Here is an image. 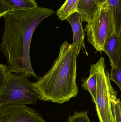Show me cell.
Returning a JSON list of instances; mask_svg holds the SVG:
<instances>
[{"instance_id":"obj_19","label":"cell","mask_w":121,"mask_h":122,"mask_svg":"<svg viewBox=\"0 0 121 122\" xmlns=\"http://www.w3.org/2000/svg\"><path fill=\"white\" fill-rule=\"evenodd\" d=\"M106 1L107 0H96L97 4L99 7L105 3Z\"/></svg>"},{"instance_id":"obj_8","label":"cell","mask_w":121,"mask_h":122,"mask_svg":"<svg viewBox=\"0 0 121 122\" xmlns=\"http://www.w3.org/2000/svg\"><path fill=\"white\" fill-rule=\"evenodd\" d=\"M66 20L72 27L73 35L72 44L77 46L78 56L82 48H85V31L82 28L81 16L77 12H75L69 16Z\"/></svg>"},{"instance_id":"obj_5","label":"cell","mask_w":121,"mask_h":122,"mask_svg":"<svg viewBox=\"0 0 121 122\" xmlns=\"http://www.w3.org/2000/svg\"><path fill=\"white\" fill-rule=\"evenodd\" d=\"M84 30L87 33L88 42L101 53L106 40L117 33L113 16L107 2L99 7Z\"/></svg>"},{"instance_id":"obj_7","label":"cell","mask_w":121,"mask_h":122,"mask_svg":"<svg viewBox=\"0 0 121 122\" xmlns=\"http://www.w3.org/2000/svg\"><path fill=\"white\" fill-rule=\"evenodd\" d=\"M103 51L108 56L112 68L121 65V34L116 33L106 40Z\"/></svg>"},{"instance_id":"obj_2","label":"cell","mask_w":121,"mask_h":122,"mask_svg":"<svg viewBox=\"0 0 121 122\" xmlns=\"http://www.w3.org/2000/svg\"><path fill=\"white\" fill-rule=\"evenodd\" d=\"M77 47L65 41L51 69L33 85L39 99L58 104L69 102L78 94L76 82Z\"/></svg>"},{"instance_id":"obj_6","label":"cell","mask_w":121,"mask_h":122,"mask_svg":"<svg viewBox=\"0 0 121 122\" xmlns=\"http://www.w3.org/2000/svg\"><path fill=\"white\" fill-rule=\"evenodd\" d=\"M0 122H47L37 111L26 105L0 106Z\"/></svg>"},{"instance_id":"obj_3","label":"cell","mask_w":121,"mask_h":122,"mask_svg":"<svg viewBox=\"0 0 121 122\" xmlns=\"http://www.w3.org/2000/svg\"><path fill=\"white\" fill-rule=\"evenodd\" d=\"M39 98L33 82L27 77L8 73L0 91V106L35 104Z\"/></svg>"},{"instance_id":"obj_15","label":"cell","mask_w":121,"mask_h":122,"mask_svg":"<svg viewBox=\"0 0 121 122\" xmlns=\"http://www.w3.org/2000/svg\"><path fill=\"white\" fill-rule=\"evenodd\" d=\"M88 114L87 110L79 112H75L72 116H69L67 122H91Z\"/></svg>"},{"instance_id":"obj_12","label":"cell","mask_w":121,"mask_h":122,"mask_svg":"<svg viewBox=\"0 0 121 122\" xmlns=\"http://www.w3.org/2000/svg\"><path fill=\"white\" fill-rule=\"evenodd\" d=\"M79 0H66L64 4L58 10L57 15L61 21L66 19L72 14L76 12Z\"/></svg>"},{"instance_id":"obj_13","label":"cell","mask_w":121,"mask_h":122,"mask_svg":"<svg viewBox=\"0 0 121 122\" xmlns=\"http://www.w3.org/2000/svg\"><path fill=\"white\" fill-rule=\"evenodd\" d=\"M115 21L117 33L121 34V0H107Z\"/></svg>"},{"instance_id":"obj_4","label":"cell","mask_w":121,"mask_h":122,"mask_svg":"<svg viewBox=\"0 0 121 122\" xmlns=\"http://www.w3.org/2000/svg\"><path fill=\"white\" fill-rule=\"evenodd\" d=\"M105 59L101 57L96 64L91 65L96 74V109L100 122H114L112 113L111 99L117 94L109 79V73L106 71Z\"/></svg>"},{"instance_id":"obj_11","label":"cell","mask_w":121,"mask_h":122,"mask_svg":"<svg viewBox=\"0 0 121 122\" xmlns=\"http://www.w3.org/2000/svg\"><path fill=\"white\" fill-rule=\"evenodd\" d=\"M4 3L13 10L36 8L38 6L35 0H3Z\"/></svg>"},{"instance_id":"obj_10","label":"cell","mask_w":121,"mask_h":122,"mask_svg":"<svg viewBox=\"0 0 121 122\" xmlns=\"http://www.w3.org/2000/svg\"><path fill=\"white\" fill-rule=\"evenodd\" d=\"M89 77L82 79V87L85 90L88 91L91 96L92 102L96 104V89L97 81L96 74L91 67H90Z\"/></svg>"},{"instance_id":"obj_1","label":"cell","mask_w":121,"mask_h":122,"mask_svg":"<svg viewBox=\"0 0 121 122\" xmlns=\"http://www.w3.org/2000/svg\"><path fill=\"white\" fill-rule=\"evenodd\" d=\"M54 13L52 9L38 6L33 9L11 11L4 16L5 29L0 50L7 60L9 72L27 78H40L31 65V42L38 25Z\"/></svg>"},{"instance_id":"obj_18","label":"cell","mask_w":121,"mask_h":122,"mask_svg":"<svg viewBox=\"0 0 121 122\" xmlns=\"http://www.w3.org/2000/svg\"><path fill=\"white\" fill-rule=\"evenodd\" d=\"M11 11L12 9L4 3L3 0H0V18Z\"/></svg>"},{"instance_id":"obj_16","label":"cell","mask_w":121,"mask_h":122,"mask_svg":"<svg viewBox=\"0 0 121 122\" xmlns=\"http://www.w3.org/2000/svg\"><path fill=\"white\" fill-rule=\"evenodd\" d=\"M109 79L114 82L121 90V65L117 69L112 68L109 74Z\"/></svg>"},{"instance_id":"obj_17","label":"cell","mask_w":121,"mask_h":122,"mask_svg":"<svg viewBox=\"0 0 121 122\" xmlns=\"http://www.w3.org/2000/svg\"><path fill=\"white\" fill-rule=\"evenodd\" d=\"M8 72L7 66L0 64V91Z\"/></svg>"},{"instance_id":"obj_9","label":"cell","mask_w":121,"mask_h":122,"mask_svg":"<svg viewBox=\"0 0 121 122\" xmlns=\"http://www.w3.org/2000/svg\"><path fill=\"white\" fill-rule=\"evenodd\" d=\"M96 0H79L76 12L80 15L82 22H90L99 8Z\"/></svg>"},{"instance_id":"obj_14","label":"cell","mask_w":121,"mask_h":122,"mask_svg":"<svg viewBox=\"0 0 121 122\" xmlns=\"http://www.w3.org/2000/svg\"><path fill=\"white\" fill-rule=\"evenodd\" d=\"M117 95H114L112 98V113L114 122H121V103Z\"/></svg>"}]
</instances>
